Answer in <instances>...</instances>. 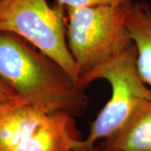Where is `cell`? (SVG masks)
Here are the masks:
<instances>
[{
	"instance_id": "cell-1",
	"label": "cell",
	"mask_w": 151,
	"mask_h": 151,
	"mask_svg": "<svg viewBox=\"0 0 151 151\" xmlns=\"http://www.w3.org/2000/svg\"><path fill=\"white\" fill-rule=\"evenodd\" d=\"M0 78L24 104L73 115L88 104L84 90L62 66L13 33L0 32Z\"/></svg>"
},
{
	"instance_id": "cell-2",
	"label": "cell",
	"mask_w": 151,
	"mask_h": 151,
	"mask_svg": "<svg viewBox=\"0 0 151 151\" xmlns=\"http://www.w3.org/2000/svg\"><path fill=\"white\" fill-rule=\"evenodd\" d=\"M0 151H92L72 113L9 103L0 113Z\"/></svg>"
},
{
	"instance_id": "cell-3",
	"label": "cell",
	"mask_w": 151,
	"mask_h": 151,
	"mask_svg": "<svg viewBox=\"0 0 151 151\" xmlns=\"http://www.w3.org/2000/svg\"><path fill=\"white\" fill-rule=\"evenodd\" d=\"M129 4L66 9V40L80 81L132 44L125 25Z\"/></svg>"
},
{
	"instance_id": "cell-4",
	"label": "cell",
	"mask_w": 151,
	"mask_h": 151,
	"mask_svg": "<svg viewBox=\"0 0 151 151\" xmlns=\"http://www.w3.org/2000/svg\"><path fill=\"white\" fill-rule=\"evenodd\" d=\"M136 57L132 42L80 81L82 89L97 80H105L111 86V97L91 124L85 139L91 150L97 141L117 132L139 105L151 99V88L140 77Z\"/></svg>"
},
{
	"instance_id": "cell-5",
	"label": "cell",
	"mask_w": 151,
	"mask_h": 151,
	"mask_svg": "<svg viewBox=\"0 0 151 151\" xmlns=\"http://www.w3.org/2000/svg\"><path fill=\"white\" fill-rule=\"evenodd\" d=\"M0 32L24 39L62 66L81 88L66 40V17L59 6L46 0H1Z\"/></svg>"
},
{
	"instance_id": "cell-6",
	"label": "cell",
	"mask_w": 151,
	"mask_h": 151,
	"mask_svg": "<svg viewBox=\"0 0 151 151\" xmlns=\"http://www.w3.org/2000/svg\"><path fill=\"white\" fill-rule=\"evenodd\" d=\"M125 25L136 50L138 71L151 88V6L132 2L127 9Z\"/></svg>"
},
{
	"instance_id": "cell-7",
	"label": "cell",
	"mask_w": 151,
	"mask_h": 151,
	"mask_svg": "<svg viewBox=\"0 0 151 151\" xmlns=\"http://www.w3.org/2000/svg\"><path fill=\"white\" fill-rule=\"evenodd\" d=\"M103 148L117 151H151V99L136 108L124 125L104 140Z\"/></svg>"
},
{
	"instance_id": "cell-8",
	"label": "cell",
	"mask_w": 151,
	"mask_h": 151,
	"mask_svg": "<svg viewBox=\"0 0 151 151\" xmlns=\"http://www.w3.org/2000/svg\"><path fill=\"white\" fill-rule=\"evenodd\" d=\"M133 0H56V5L64 9L92 8L101 6H124L129 4Z\"/></svg>"
},
{
	"instance_id": "cell-9",
	"label": "cell",
	"mask_w": 151,
	"mask_h": 151,
	"mask_svg": "<svg viewBox=\"0 0 151 151\" xmlns=\"http://www.w3.org/2000/svg\"><path fill=\"white\" fill-rule=\"evenodd\" d=\"M18 101L20 100L18 98L15 92L0 78V107Z\"/></svg>"
},
{
	"instance_id": "cell-10",
	"label": "cell",
	"mask_w": 151,
	"mask_h": 151,
	"mask_svg": "<svg viewBox=\"0 0 151 151\" xmlns=\"http://www.w3.org/2000/svg\"><path fill=\"white\" fill-rule=\"evenodd\" d=\"M9 104H7V105H5V106H2V107H0V113H1V112H2V111H3V110H4V109L8 105H9Z\"/></svg>"
},
{
	"instance_id": "cell-11",
	"label": "cell",
	"mask_w": 151,
	"mask_h": 151,
	"mask_svg": "<svg viewBox=\"0 0 151 151\" xmlns=\"http://www.w3.org/2000/svg\"><path fill=\"white\" fill-rule=\"evenodd\" d=\"M102 151H117V150H107V149L103 148V150Z\"/></svg>"
},
{
	"instance_id": "cell-12",
	"label": "cell",
	"mask_w": 151,
	"mask_h": 151,
	"mask_svg": "<svg viewBox=\"0 0 151 151\" xmlns=\"http://www.w3.org/2000/svg\"><path fill=\"white\" fill-rule=\"evenodd\" d=\"M0 1H1V0H0Z\"/></svg>"
}]
</instances>
